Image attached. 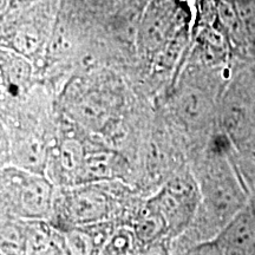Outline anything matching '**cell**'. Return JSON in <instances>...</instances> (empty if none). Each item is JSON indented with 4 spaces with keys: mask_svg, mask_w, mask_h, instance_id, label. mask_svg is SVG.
<instances>
[{
    "mask_svg": "<svg viewBox=\"0 0 255 255\" xmlns=\"http://www.w3.org/2000/svg\"><path fill=\"white\" fill-rule=\"evenodd\" d=\"M53 208V188L26 169L0 168V212L17 219H43Z\"/></svg>",
    "mask_w": 255,
    "mask_h": 255,
    "instance_id": "6da1fadb",
    "label": "cell"
},
{
    "mask_svg": "<svg viewBox=\"0 0 255 255\" xmlns=\"http://www.w3.org/2000/svg\"><path fill=\"white\" fill-rule=\"evenodd\" d=\"M199 199V187L193 177L180 174L170 178L151 201L167 222L168 233L178 234L195 216Z\"/></svg>",
    "mask_w": 255,
    "mask_h": 255,
    "instance_id": "7a4b0ae2",
    "label": "cell"
},
{
    "mask_svg": "<svg viewBox=\"0 0 255 255\" xmlns=\"http://www.w3.org/2000/svg\"><path fill=\"white\" fill-rule=\"evenodd\" d=\"M197 254H255V205L247 203L214 239L194 247Z\"/></svg>",
    "mask_w": 255,
    "mask_h": 255,
    "instance_id": "3957f363",
    "label": "cell"
},
{
    "mask_svg": "<svg viewBox=\"0 0 255 255\" xmlns=\"http://www.w3.org/2000/svg\"><path fill=\"white\" fill-rule=\"evenodd\" d=\"M62 209L63 216L72 226H88L107 219L110 203L103 191L87 183L65 194L62 200Z\"/></svg>",
    "mask_w": 255,
    "mask_h": 255,
    "instance_id": "277c9868",
    "label": "cell"
},
{
    "mask_svg": "<svg viewBox=\"0 0 255 255\" xmlns=\"http://www.w3.org/2000/svg\"><path fill=\"white\" fill-rule=\"evenodd\" d=\"M32 68L26 57L14 51L0 47V81L2 91L18 96L31 82Z\"/></svg>",
    "mask_w": 255,
    "mask_h": 255,
    "instance_id": "5b68a950",
    "label": "cell"
},
{
    "mask_svg": "<svg viewBox=\"0 0 255 255\" xmlns=\"http://www.w3.org/2000/svg\"><path fill=\"white\" fill-rule=\"evenodd\" d=\"M167 232V222L155 203L150 200L137 215L133 225V234L139 242L148 244V242H154L156 239Z\"/></svg>",
    "mask_w": 255,
    "mask_h": 255,
    "instance_id": "8992f818",
    "label": "cell"
},
{
    "mask_svg": "<svg viewBox=\"0 0 255 255\" xmlns=\"http://www.w3.org/2000/svg\"><path fill=\"white\" fill-rule=\"evenodd\" d=\"M115 165L116 161L111 152L97 151L85 155L77 183H95L113 178Z\"/></svg>",
    "mask_w": 255,
    "mask_h": 255,
    "instance_id": "52a82bcc",
    "label": "cell"
},
{
    "mask_svg": "<svg viewBox=\"0 0 255 255\" xmlns=\"http://www.w3.org/2000/svg\"><path fill=\"white\" fill-rule=\"evenodd\" d=\"M59 250L53 233L50 232L45 225L33 220L25 223V253L43 254Z\"/></svg>",
    "mask_w": 255,
    "mask_h": 255,
    "instance_id": "ba28073f",
    "label": "cell"
},
{
    "mask_svg": "<svg viewBox=\"0 0 255 255\" xmlns=\"http://www.w3.org/2000/svg\"><path fill=\"white\" fill-rule=\"evenodd\" d=\"M85 154L83 148L75 139L64 141L59 149V164L64 173L73 177V181L77 183L79 173L84 161Z\"/></svg>",
    "mask_w": 255,
    "mask_h": 255,
    "instance_id": "9c48e42d",
    "label": "cell"
},
{
    "mask_svg": "<svg viewBox=\"0 0 255 255\" xmlns=\"http://www.w3.org/2000/svg\"><path fill=\"white\" fill-rule=\"evenodd\" d=\"M133 239H136L133 233L128 231H119L110 235L105 242V253L111 254H127L131 253L133 247Z\"/></svg>",
    "mask_w": 255,
    "mask_h": 255,
    "instance_id": "30bf717a",
    "label": "cell"
},
{
    "mask_svg": "<svg viewBox=\"0 0 255 255\" xmlns=\"http://www.w3.org/2000/svg\"><path fill=\"white\" fill-rule=\"evenodd\" d=\"M7 142H6V135L4 128L0 124V161L4 158V155L7 154Z\"/></svg>",
    "mask_w": 255,
    "mask_h": 255,
    "instance_id": "8fae6325",
    "label": "cell"
},
{
    "mask_svg": "<svg viewBox=\"0 0 255 255\" xmlns=\"http://www.w3.org/2000/svg\"><path fill=\"white\" fill-rule=\"evenodd\" d=\"M2 95V85H1V81H0V96Z\"/></svg>",
    "mask_w": 255,
    "mask_h": 255,
    "instance_id": "7c38bea8",
    "label": "cell"
}]
</instances>
